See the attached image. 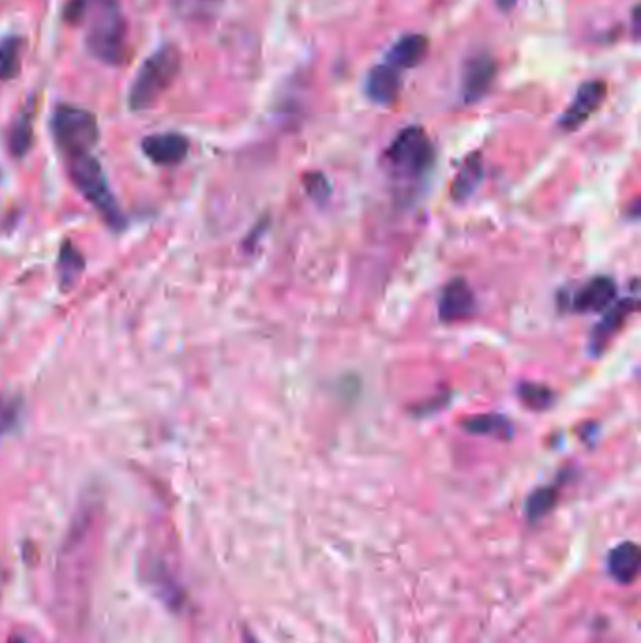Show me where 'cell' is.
Here are the masks:
<instances>
[{
    "mask_svg": "<svg viewBox=\"0 0 641 643\" xmlns=\"http://www.w3.org/2000/svg\"><path fill=\"white\" fill-rule=\"evenodd\" d=\"M365 91L367 96L382 106L393 104L401 91V78L395 68L390 64H378L369 70L365 79Z\"/></svg>",
    "mask_w": 641,
    "mask_h": 643,
    "instance_id": "cell-12",
    "label": "cell"
},
{
    "mask_svg": "<svg viewBox=\"0 0 641 643\" xmlns=\"http://www.w3.org/2000/svg\"><path fill=\"white\" fill-rule=\"evenodd\" d=\"M495 2H497L499 10H502V12H510L517 4V0H495Z\"/></svg>",
    "mask_w": 641,
    "mask_h": 643,
    "instance_id": "cell-25",
    "label": "cell"
},
{
    "mask_svg": "<svg viewBox=\"0 0 641 643\" xmlns=\"http://www.w3.org/2000/svg\"><path fill=\"white\" fill-rule=\"evenodd\" d=\"M21 416V401L16 395H0V439H4L14 427Z\"/></svg>",
    "mask_w": 641,
    "mask_h": 643,
    "instance_id": "cell-23",
    "label": "cell"
},
{
    "mask_svg": "<svg viewBox=\"0 0 641 643\" xmlns=\"http://www.w3.org/2000/svg\"><path fill=\"white\" fill-rule=\"evenodd\" d=\"M87 48L102 63L121 64L126 57V23L113 0H91Z\"/></svg>",
    "mask_w": 641,
    "mask_h": 643,
    "instance_id": "cell-3",
    "label": "cell"
},
{
    "mask_svg": "<svg viewBox=\"0 0 641 643\" xmlns=\"http://www.w3.org/2000/svg\"><path fill=\"white\" fill-rule=\"evenodd\" d=\"M476 299L469 284L463 279H455L448 284L438 301V316L442 322L465 320L474 313Z\"/></svg>",
    "mask_w": 641,
    "mask_h": 643,
    "instance_id": "cell-10",
    "label": "cell"
},
{
    "mask_svg": "<svg viewBox=\"0 0 641 643\" xmlns=\"http://www.w3.org/2000/svg\"><path fill=\"white\" fill-rule=\"evenodd\" d=\"M98 538L100 512L91 504L81 508L74 519L59 555L57 591L59 600L66 602L70 612L81 613V604L87 602Z\"/></svg>",
    "mask_w": 641,
    "mask_h": 643,
    "instance_id": "cell-1",
    "label": "cell"
},
{
    "mask_svg": "<svg viewBox=\"0 0 641 643\" xmlns=\"http://www.w3.org/2000/svg\"><path fill=\"white\" fill-rule=\"evenodd\" d=\"M557 502V489L555 487H542L536 489L527 501V514L531 519L544 518Z\"/></svg>",
    "mask_w": 641,
    "mask_h": 643,
    "instance_id": "cell-22",
    "label": "cell"
},
{
    "mask_svg": "<svg viewBox=\"0 0 641 643\" xmlns=\"http://www.w3.org/2000/svg\"><path fill=\"white\" fill-rule=\"evenodd\" d=\"M606 95H608V85L602 79H591L583 83L576 93V98L572 100L570 108L564 111L563 117L559 119V126L566 132L578 130L579 126L585 125L589 117L602 106Z\"/></svg>",
    "mask_w": 641,
    "mask_h": 643,
    "instance_id": "cell-7",
    "label": "cell"
},
{
    "mask_svg": "<svg viewBox=\"0 0 641 643\" xmlns=\"http://www.w3.org/2000/svg\"><path fill=\"white\" fill-rule=\"evenodd\" d=\"M617 296V286L610 277H595L585 286H581L576 298L574 309L578 313H596L610 309L611 303Z\"/></svg>",
    "mask_w": 641,
    "mask_h": 643,
    "instance_id": "cell-11",
    "label": "cell"
},
{
    "mask_svg": "<svg viewBox=\"0 0 641 643\" xmlns=\"http://www.w3.org/2000/svg\"><path fill=\"white\" fill-rule=\"evenodd\" d=\"M640 548L634 542H623L608 555V572L619 583H632L640 572Z\"/></svg>",
    "mask_w": 641,
    "mask_h": 643,
    "instance_id": "cell-14",
    "label": "cell"
},
{
    "mask_svg": "<svg viewBox=\"0 0 641 643\" xmlns=\"http://www.w3.org/2000/svg\"><path fill=\"white\" fill-rule=\"evenodd\" d=\"M429 51V40L423 34H407L391 46L386 55V64L391 68H414L422 63Z\"/></svg>",
    "mask_w": 641,
    "mask_h": 643,
    "instance_id": "cell-13",
    "label": "cell"
},
{
    "mask_svg": "<svg viewBox=\"0 0 641 643\" xmlns=\"http://www.w3.org/2000/svg\"><path fill=\"white\" fill-rule=\"evenodd\" d=\"M636 307H638L636 299H623L615 307H610V311L602 318L598 328L593 331V339H591L593 341V350L604 348V345L610 341V337H613L617 331L621 330L623 322L630 316V313L636 311Z\"/></svg>",
    "mask_w": 641,
    "mask_h": 643,
    "instance_id": "cell-15",
    "label": "cell"
},
{
    "mask_svg": "<svg viewBox=\"0 0 641 643\" xmlns=\"http://www.w3.org/2000/svg\"><path fill=\"white\" fill-rule=\"evenodd\" d=\"M141 149L145 157L153 160L158 166H175L187 158L190 143L183 134L162 132L147 136L141 142Z\"/></svg>",
    "mask_w": 641,
    "mask_h": 643,
    "instance_id": "cell-9",
    "label": "cell"
},
{
    "mask_svg": "<svg viewBox=\"0 0 641 643\" xmlns=\"http://www.w3.org/2000/svg\"><path fill=\"white\" fill-rule=\"evenodd\" d=\"M463 427L472 435H485V437H495V439H510L512 437V424L508 418H504L501 414L472 416L463 422Z\"/></svg>",
    "mask_w": 641,
    "mask_h": 643,
    "instance_id": "cell-16",
    "label": "cell"
},
{
    "mask_svg": "<svg viewBox=\"0 0 641 643\" xmlns=\"http://www.w3.org/2000/svg\"><path fill=\"white\" fill-rule=\"evenodd\" d=\"M519 399L532 410H546L553 405V392L546 386L525 382L519 386Z\"/></svg>",
    "mask_w": 641,
    "mask_h": 643,
    "instance_id": "cell-21",
    "label": "cell"
},
{
    "mask_svg": "<svg viewBox=\"0 0 641 643\" xmlns=\"http://www.w3.org/2000/svg\"><path fill=\"white\" fill-rule=\"evenodd\" d=\"M83 267H85V260L81 252L70 241H64L59 252V279L64 292H68L74 284L78 283Z\"/></svg>",
    "mask_w": 641,
    "mask_h": 643,
    "instance_id": "cell-17",
    "label": "cell"
},
{
    "mask_svg": "<svg viewBox=\"0 0 641 643\" xmlns=\"http://www.w3.org/2000/svg\"><path fill=\"white\" fill-rule=\"evenodd\" d=\"M66 168L72 183L81 192V196L96 207V211L110 226L121 228L123 213L117 205L115 196L111 194L106 173L102 170L100 162L91 153H81L74 157H66Z\"/></svg>",
    "mask_w": 641,
    "mask_h": 643,
    "instance_id": "cell-4",
    "label": "cell"
},
{
    "mask_svg": "<svg viewBox=\"0 0 641 643\" xmlns=\"http://www.w3.org/2000/svg\"><path fill=\"white\" fill-rule=\"evenodd\" d=\"M245 643H258L252 636H249V634H245Z\"/></svg>",
    "mask_w": 641,
    "mask_h": 643,
    "instance_id": "cell-27",
    "label": "cell"
},
{
    "mask_svg": "<svg viewBox=\"0 0 641 643\" xmlns=\"http://www.w3.org/2000/svg\"><path fill=\"white\" fill-rule=\"evenodd\" d=\"M484 175V168H482V158L480 155H472V157L465 160L463 168L457 173L454 181V198L455 200H465L470 196L476 187L480 185Z\"/></svg>",
    "mask_w": 641,
    "mask_h": 643,
    "instance_id": "cell-18",
    "label": "cell"
},
{
    "mask_svg": "<svg viewBox=\"0 0 641 643\" xmlns=\"http://www.w3.org/2000/svg\"><path fill=\"white\" fill-rule=\"evenodd\" d=\"M32 145V123L27 113L17 115L8 128V149L16 158L25 157Z\"/></svg>",
    "mask_w": 641,
    "mask_h": 643,
    "instance_id": "cell-19",
    "label": "cell"
},
{
    "mask_svg": "<svg viewBox=\"0 0 641 643\" xmlns=\"http://www.w3.org/2000/svg\"><path fill=\"white\" fill-rule=\"evenodd\" d=\"M181 70V53L175 46H162L151 53L130 85V110H149L173 85Z\"/></svg>",
    "mask_w": 641,
    "mask_h": 643,
    "instance_id": "cell-2",
    "label": "cell"
},
{
    "mask_svg": "<svg viewBox=\"0 0 641 643\" xmlns=\"http://www.w3.org/2000/svg\"><path fill=\"white\" fill-rule=\"evenodd\" d=\"M21 49L23 42L12 36L0 42V79L16 78L21 68Z\"/></svg>",
    "mask_w": 641,
    "mask_h": 643,
    "instance_id": "cell-20",
    "label": "cell"
},
{
    "mask_svg": "<svg viewBox=\"0 0 641 643\" xmlns=\"http://www.w3.org/2000/svg\"><path fill=\"white\" fill-rule=\"evenodd\" d=\"M497 78V63L491 55H476L469 63L465 64L463 72V100L467 104H474L482 100L493 81Z\"/></svg>",
    "mask_w": 641,
    "mask_h": 643,
    "instance_id": "cell-8",
    "label": "cell"
},
{
    "mask_svg": "<svg viewBox=\"0 0 641 643\" xmlns=\"http://www.w3.org/2000/svg\"><path fill=\"white\" fill-rule=\"evenodd\" d=\"M388 170L399 179H418L429 172L435 151L427 132L420 126H408L397 134L384 153Z\"/></svg>",
    "mask_w": 641,
    "mask_h": 643,
    "instance_id": "cell-5",
    "label": "cell"
},
{
    "mask_svg": "<svg viewBox=\"0 0 641 643\" xmlns=\"http://www.w3.org/2000/svg\"><path fill=\"white\" fill-rule=\"evenodd\" d=\"M8 643H27V642H25V640H23L21 636H14V638H10V640H8Z\"/></svg>",
    "mask_w": 641,
    "mask_h": 643,
    "instance_id": "cell-26",
    "label": "cell"
},
{
    "mask_svg": "<svg viewBox=\"0 0 641 643\" xmlns=\"http://www.w3.org/2000/svg\"><path fill=\"white\" fill-rule=\"evenodd\" d=\"M307 190H309V194L311 196H314L316 198V194L320 192V194H326L328 192V179L322 175V173H311V175H307Z\"/></svg>",
    "mask_w": 641,
    "mask_h": 643,
    "instance_id": "cell-24",
    "label": "cell"
},
{
    "mask_svg": "<svg viewBox=\"0 0 641 643\" xmlns=\"http://www.w3.org/2000/svg\"><path fill=\"white\" fill-rule=\"evenodd\" d=\"M51 132L66 157L89 153L100 138V128L93 113L66 104L53 113Z\"/></svg>",
    "mask_w": 641,
    "mask_h": 643,
    "instance_id": "cell-6",
    "label": "cell"
}]
</instances>
